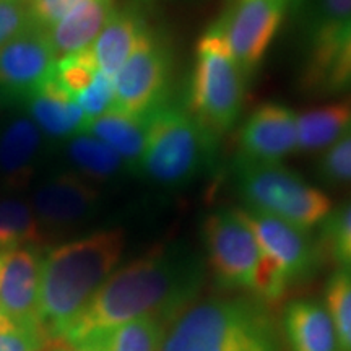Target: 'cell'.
I'll list each match as a JSON object with an SVG mask.
<instances>
[{"label": "cell", "mask_w": 351, "mask_h": 351, "mask_svg": "<svg viewBox=\"0 0 351 351\" xmlns=\"http://www.w3.org/2000/svg\"><path fill=\"white\" fill-rule=\"evenodd\" d=\"M204 262L181 245L156 249L116 270L64 333L70 346L85 345L142 317L169 326L195 302L204 285Z\"/></svg>", "instance_id": "obj_1"}, {"label": "cell", "mask_w": 351, "mask_h": 351, "mask_svg": "<svg viewBox=\"0 0 351 351\" xmlns=\"http://www.w3.org/2000/svg\"><path fill=\"white\" fill-rule=\"evenodd\" d=\"M125 247L119 228L101 230L51 249L41 261L39 320L51 340L64 333L116 270Z\"/></svg>", "instance_id": "obj_2"}, {"label": "cell", "mask_w": 351, "mask_h": 351, "mask_svg": "<svg viewBox=\"0 0 351 351\" xmlns=\"http://www.w3.org/2000/svg\"><path fill=\"white\" fill-rule=\"evenodd\" d=\"M161 351H280L274 320L247 300L195 301L166 328Z\"/></svg>", "instance_id": "obj_3"}, {"label": "cell", "mask_w": 351, "mask_h": 351, "mask_svg": "<svg viewBox=\"0 0 351 351\" xmlns=\"http://www.w3.org/2000/svg\"><path fill=\"white\" fill-rule=\"evenodd\" d=\"M245 83L215 20L197 41L187 108L213 140L234 127L244 104Z\"/></svg>", "instance_id": "obj_4"}, {"label": "cell", "mask_w": 351, "mask_h": 351, "mask_svg": "<svg viewBox=\"0 0 351 351\" xmlns=\"http://www.w3.org/2000/svg\"><path fill=\"white\" fill-rule=\"evenodd\" d=\"M213 142L187 109L165 103L147 116L138 171L163 187L187 186L208 165Z\"/></svg>", "instance_id": "obj_5"}, {"label": "cell", "mask_w": 351, "mask_h": 351, "mask_svg": "<svg viewBox=\"0 0 351 351\" xmlns=\"http://www.w3.org/2000/svg\"><path fill=\"white\" fill-rule=\"evenodd\" d=\"M236 181L245 208L282 219L302 231L309 232L322 225L333 210L326 192L282 163L238 160Z\"/></svg>", "instance_id": "obj_6"}, {"label": "cell", "mask_w": 351, "mask_h": 351, "mask_svg": "<svg viewBox=\"0 0 351 351\" xmlns=\"http://www.w3.org/2000/svg\"><path fill=\"white\" fill-rule=\"evenodd\" d=\"M238 212L252 230L261 249L252 291L258 300L280 301L295 285L317 270L320 256L309 232L249 208H238Z\"/></svg>", "instance_id": "obj_7"}, {"label": "cell", "mask_w": 351, "mask_h": 351, "mask_svg": "<svg viewBox=\"0 0 351 351\" xmlns=\"http://www.w3.org/2000/svg\"><path fill=\"white\" fill-rule=\"evenodd\" d=\"M202 239L210 270L221 288L254 291L261 249L238 208H221L202 223Z\"/></svg>", "instance_id": "obj_8"}, {"label": "cell", "mask_w": 351, "mask_h": 351, "mask_svg": "<svg viewBox=\"0 0 351 351\" xmlns=\"http://www.w3.org/2000/svg\"><path fill=\"white\" fill-rule=\"evenodd\" d=\"M173 75L169 44L148 28L125 64L114 75V106L130 116L145 117L166 103Z\"/></svg>", "instance_id": "obj_9"}, {"label": "cell", "mask_w": 351, "mask_h": 351, "mask_svg": "<svg viewBox=\"0 0 351 351\" xmlns=\"http://www.w3.org/2000/svg\"><path fill=\"white\" fill-rule=\"evenodd\" d=\"M304 52L302 86L324 90L328 70L351 26V0H291Z\"/></svg>", "instance_id": "obj_10"}, {"label": "cell", "mask_w": 351, "mask_h": 351, "mask_svg": "<svg viewBox=\"0 0 351 351\" xmlns=\"http://www.w3.org/2000/svg\"><path fill=\"white\" fill-rule=\"evenodd\" d=\"M291 0H236L217 19L232 59L251 80L278 33Z\"/></svg>", "instance_id": "obj_11"}, {"label": "cell", "mask_w": 351, "mask_h": 351, "mask_svg": "<svg viewBox=\"0 0 351 351\" xmlns=\"http://www.w3.org/2000/svg\"><path fill=\"white\" fill-rule=\"evenodd\" d=\"M56 62L47 32L28 26L0 46V96L12 103L26 101L52 77Z\"/></svg>", "instance_id": "obj_12"}, {"label": "cell", "mask_w": 351, "mask_h": 351, "mask_svg": "<svg viewBox=\"0 0 351 351\" xmlns=\"http://www.w3.org/2000/svg\"><path fill=\"white\" fill-rule=\"evenodd\" d=\"M39 274L41 258L34 245L15 249L3 256L0 267V314L13 327L46 335L39 320Z\"/></svg>", "instance_id": "obj_13"}, {"label": "cell", "mask_w": 351, "mask_h": 351, "mask_svg": "<svg viewBox=\"0 0 351 351\" xmlns=\"http://www.w3.org/2000/svg\"><path fill=\"white\" fill-rule=\"evenodd\" d=\"M239 150V160L282 163L298 150V114L275 101L261 104L241 127Z\"/></svg>", "instance_id": "obj_14"}, {"label": "cell", "mask_w": 351, "mask_h": 351, "mask_svg": "<svg viewBox=\"0 0 351 351\" xmlns=\"http://www.w3.org/2000/svg\"><path fill=\"white\" fill-rule=\"evenodd\" d=\"M101 194L78 173H60L46 179L33 195V213L39 225L65 230L80 225L96 212Z\"/></svg>", "instance_id": "obj_15"}, {"label": "cell", "mask_w": 351, "mask_h": 351, "mask_svg": "<svg viewBox=\"0 0 351 351\" xmlns=\"http://www.w3.org/2000/svg\"><path fill=\"white\" fill-rule=\"evenodd\" d=\"M148 28L147 16L137 3L117 7L91 46L101 72L114 78Z\"/></svg>", "instance_id": "obj_16"}, {"label": "cell", "mask_w": 351, "mask_h": 351, "mask_svg": "<svg viewBox=\"0 0 351 351\" xmlns=\"http://www.w3.org/2000/svg\"><path fill=\"white\" fill-rule=\"evenodd\" d=\"M26 104L34 124L51 138H72L88 124L80 104L57 83L54 75L26 99Z\"/></svg>", "instance_id": "obj_17"}, {"label": "cell", "mask_w": 351, "mask_h": 351, "mask_svg": "<svg viewBox=\"0 0 351 351\" xmlns=\"http://www.w3.org/2000/svg\"><path fill=\"white\" fill-rule=\"evenodd\" d=\"M41 142V130L32 117H15L0 130V176L8 187L29 182Z\"/></svg>", "instance_id": "obj_18"}, {"label": "cell", "mask_w": 351, "mask_h": 351, "mask_svg": "<svg viewBox=\"0 0 351 351\" xmlns=\"http://www.w3.org/2000/svg\"><path fill=\"white\" fill-rule=\"evenodd\" d=\"M283 330L289 351H340L332 320L319 301L289 302L283 314Z\"/></svg>", "instance_id": "obj_19"}, {"label": "cell", "mask_w": 351, "mask_h": 351, "mask_svg": "<svg viewBox=\"0 0 351 351\" xmlns=\"http://www.w3.org/2000/svg\"><path fill=\"white\" fill-rule=\"evenodd\" d=\"M117 8V0H86L47 32L57 59L93 46Z\"/></svg>", "instance_id": "obj_20"}, {"label": "cell", "mask_w": 351, "mask_h": 351, "mask_svg": "<svg viewBox=\"0 0 351 351\" xmlns=\"http://www.w3.org/2000/svg\"><path fill=\"white\" fill-rule=\"evenodd\" d=\"M351 134V98L332 101L298 114L300 153L327 152Z\"/></svg>", "instance_id": "obj_21"}, {"label": "cell", "mask_w": 351, "mask_h": 351, "mask_svg": "<svg viewBox=\"0 0 351 351\" xmlns=\"http://www.w3.org/2000/svg\"><path fill=\"white\" fill-rule=\"evenodd\" d=\"M82 134H90L109 145L125 161L127 168L138 171L147 138V116H130L109 109L103 116L88 122Z\"/></svg>", "instance_id": "obj_22"}, {"label": "cell", "mask_w": 351, "mask_h": 351, "mask_svg": "<svg viewBox=\"0 0 351 351\" xmlns=\"http://www.w3.org/2000/svg\"><path fill=\"white\" fill-rule=\"evenodd\" d=\"M67 153L78 174L91 182L108 181L127 168L117 152L90 134H78L70 138Z\"/></svg>", "instance_id": "obj_23"}, {"label": "cell", "mask_w": 351, "mask_h": 351, "mask_svg": "<svg viewBox=\"0 0 351 351\" xmlns=\"http://www.w3.org/2000/svg\"><path fill=\"white\" fill-rule=\"evenodd\" d=\"M168 324L155 317L130 320L88 343L98 351H161Z\"/></svg>", "instance_id": "obj_24"}, {"label": "cell", "mask_w": 351, "mask_h": 351, "mask_svg": "<svg viewBox=\"0 0 351 351\" xmlns=\"http://www.w3.org/2000/svg\"><path fill=\"white\" fill-rule=\"evenodd\" d=\"M39 241L41 231L33 208L16 199L0 202V254L34 245Z\"/></svg>", "instance_id": "obj_25"}, {"label": "cell", "mask_w": 351, "mask_h": 351, "mask_svg": "<svg viewBox=\"0 0 351 351\" xmlns=\"http://www.w3.org/2000/svg\"><path fill=\"white\" fill-rule=\"evenodd\" d=\"M322 304L332 320L340 351H351V274L333 271L324 288Z\"/></svg>", "instance_id": "obj_26"}, {"label": "cell", "mask_w": 351, "mask_h": 351, "mask_svg": "<svg viewBox=\"0 0 351 351\" xmlns=\"http://www.w3.org/2000/svg\"><path fill=\"white\" fill-rule=\"evenodd\" d=\"M98 70L93 49L90 46L86 49L57 59L52 75L67 93L77 98L91 85Z\"/></svg>", "instance_id": "obj_27"}, {"label": "cell", "mask_w": 351, "mask_h": 351, "mask_svg": "<svg viewBox=\"0 0 351 351\" xmlns=\"http://www.w3.org/2000/svg\"><path fill=\"white\" fill-rule=\"evenodd\" d=\"M324 226V238L339 270L351 274V202L332 210Z\"/></svg>", "instance_id": "obj_28"}, {"label": "cell", "mask_w": 351, "mask_h": 351, "mask_svg": "<svg viewBox=\"0 0 351 351\" xmlns=\"http://www.w3.org/2000/svg\"><path fill=\"white\" fill-rule=\"evenodd\" d=\"M77 103L85 112L86 121H93L96 117L103 116L114 106V80L112 77L106 75L98 70L91 85L83 93L77 96Z\"/></svg>", "instance_id": "obj_29"}, {"label": "cell", "mask_w": 351, "mask_h": 351, "mask_svg": "<svg viewBox=\"0 0 351 351\" xmlns=\"http://www.w3.org/2000/svg\"><path fill=\"white\" fill-rule=\"evenodd\" d=\"M319 174L330 184H351V134L324 152Z\"/></svg>", "instance_id": "obj_30"}, {"label": "cell", "mask_w": 351, "mask_h": 351, "mask_svg": "<svg viewBox=\"0 0 351 351\" xmlns=\"http://www.w3.org/2000/svg\"><path fill=\"white\" fill-rule=\"evenodd\" d=\"M86 0H29V19L34 28L49 32L64 16Z\"/></svg>", "instance_id": "obj_31"}, {"label": "cell", "mask_w": 351, "mask_h": 351, "mask_svg": "<svg viewBox=\"0 0 351 351\" xmlns=\"http://www.w3.org/2000/svg\"><path fill=\"white\" fill-rule=\"evenodd\" d=\"M32 26L29 0H0V46Z\"/></svg>", "instance_id": "obj_32"}, {"label": "cell", "mask_w": 351, "mask_h": 351, "mask_svg": "<svg viewBox=\"0 0 351 351\" xmlns=\"http://www.w3.org/2000/svg\"><path fill=\"white\" fill-rule=\"evenodd\" d=\"M348 90H351V26L333 59L324 85V91L328 93H343Z\"/></svg>", "instance_id": "obj_33"}, {"label": "cell", "mask_w": 351, "mask_h": 351, "mask_svg": "<svg viewBox=\"0 0 351 351\" xmlns=\"http://www.w3.org/2000/svg\"><path fill=\"white\" fill-rule=\"evenodd\" d=\"M47 341L44 333L26 328L0 332V351H44Z\"/></svg>", "instance_id": "obj_34"}, {"label": "cell", "mask_w": 351, "mask_h": 351, "mask_svg": "<svg viewBox=\"0 0 351 351\" xmlns=\"http://www.w3.org/2000/svg\"><path fill=\"white\" fill-rule=\"evenodd\" d=\"M57 351H98L95 345L91 343H85V345H78V346H70V345H64L60 346Z\"/></svg>", "instance_id": "obj_35"}, {"label": "cell", "mask_w": 351, "mask_h": 351, "mask_svg": "<svg viewBox=\"0 0 351 351\" xmlns=\"http://www.w3.org/2000/svg\"><path fill=\"white\" fill-rule=\"evenodd\" d=\"M3 256L5 254H0V267H2V262H3ZM12 328H19V327H13L8 320L3 317L2 314H0V332H5V330H12Z\"/></svg>", "instance_id": "obj_36"}, {"label": "cell", "mask_w": 351, "mask_h": 351, "mask_svg": "<svg viewBox=\"0 0 351 351\" xmlns=\"http://www.w3.org/2000/svg\"><path fill=\"white\" fill-rule=\"evenodd\" d=\"M137 5H147V3H155V2H160V0H134Z\"/></svg>", "instance_id": "obj_37"}, {"label": "cell", "mask_w": 351, "mask_h": 351, "mask_svg": "<svg viewBox=\"0 0 351 351\" xmlns=\"http://www.w3.org/2000/svg\"><path fill=\"white\" fill-rule=\"evenodd\" d=\"M234 2H236V0H234Z\"/></svg>", "instance_id": "obj_38"}]
</instances>
